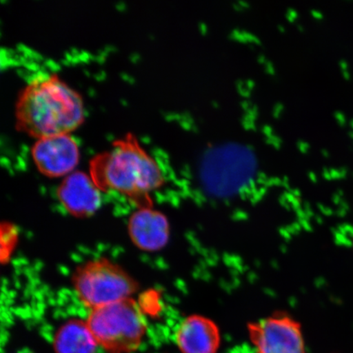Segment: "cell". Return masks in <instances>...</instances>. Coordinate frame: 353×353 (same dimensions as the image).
<instances>
[{
    "mask_svg": "<svg viewBox=\"0 0 353 353\" xmlns=\"http://www.w3.org/2000/svg\"><path fill=\"white\" fill-rule=\"evenodd\" d=\"M130 239L139 249L156 252L165 248L170 237V225L166 216L152 208L139 209L128 223Z\"/></svg>",
    "mask_w": 353,
    "mask_h": 353,
    "instance_id": "obj_8",
    "label": "cell"
},
{
    "mask_svg": "<svg viewBox=\"0 0 353 353\" xmlns=\"http://www.w3.org/2000/svg\"><path fill=\"white\" fill-rule=\"evenodd\" d=\"M86 321L99 345L110 353L136 351L147 331L143 312L132 298L92 309Z\"/></svg>",
    "mask_w": 353,
    "mask_h": 353,
    "instance_id": "obj_3",
    "label": "cell"
},
{
    "mask_svg": "<svg viewBox=\"0 0 353 353\" xmlns=\"http://www.w3.org/2000/svg\"><path fill=\"white\" fill-rule=\"evenodd\" d=\"M90 174L101 192L120 193L138 209L152 208V194L165 182L160 166L132 132L92 157Z\"/></svg>",
    "mask_w": 353,
    "mask_h": 353,
    "instance_id": "obj_1",
    "label": "cell"
},
{
    "mask_svg": "<svg viewBox=\"0 0 353 353\" xmlns=\"http://www.w3.org/2000/svg\"><path fill=\"white\" fill-rule=\"evenodd\" d=\"M257 353H307L301 325L289 315H272L248 325Z\"/></svg>",
    "mask_w": 353,
    "mask_h": 353,
    "instance_id": "obj_5",
    "label": "cell"
},
{
    "mask_svg": "<svg viewBox=\"0 0 353 353\" xmlns=\"http://www.w3.org/2000/svg\"><path fill=\"white\" fill-rule=\"evenodd\" d=\"M30 153L37 170L48 178L72 173L79 160L78 144L70 134L38 139Z\"/></svg>",
    "mask_w": 353,
    "mask_h": 353,
    "instance_id": "obj_6",
    "label": "cell"
},
{
    "mask_svg": "<svg viewBox=\"0 0 353 353\" xmlns=\"http://www.w3.org/2000/svg\"><path fill=\"white\" fill-rule=\"evenodd\" d=\"M98 345L87 321L81 319L65 322L54 338L56 353H95Z\"/></svg>",
    "mask_w": 353,
    "mask_h": 353,
    "instance_id": "obj_10",
    "label": "cell"
},
{
    "mask_svg": "<svg viewBox=\"0 0 353 353\" xmlns=\"http://www.w3.org/2000/svg\"><path fill=\"white\" fill-rule=\"evenodd\" d=\"M17 130L34 138L70 134L85 120L82 97L57 74H39L20 92Z\"/></svg>",
    "mask_w": 353,
    "mask_h": 353,
    "instance_id": "obj_2",
    "label": "cell"
},
{
    "mask_svg": "<svg viewBox=\"0 0 353 353\" xmlns=\"http://www.w3.org/2000/svg\"><path fill=\"white\" fill-rule=\"evenodd\" d=\"M72 281L79 301L91 310L131 298L139 289L129 273L105 258L81 265L74 272Z\"/></svg>",
    "mask_w": 353,
    "mask_h": 353,
    "instance_id": "obj_4",
    "label": "cell"
},
{
    "mask_svg": "<svg viewBox=\"0 0 353 353\" xmlns=\"http://www.w3.org/2000/svg\"><path fill=\"white\" fill-rule=\"evenodd\" d=\"M61 205L74 217L83 219L96 213L101 205V190L90 174L73 171L64 176L57 190Z\"/></svg>",
    "mask_w": 353,
    "mask_h": 353,
    "instance_id": "obj_7",
    "label": "cell"
},
{
    "mask_svg": "<svg viewBox=\"0 0 353 353\" xmlns=\"http://www.w3.org/2000/svg\"><path fill=\"white\" fill-rule=\"evenodd\" d=\"M175 341L182 353H216L220 347V331L208 317L192 315L179 325Z\"/></svg>",
    "mask_w": 353,
    "mask_h": 353,
    "instance_id": "obj_9",
    "label": "cell"
}]
</instances>
